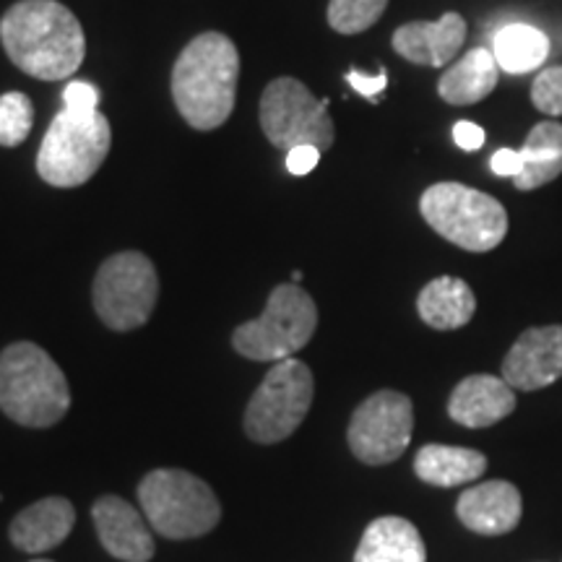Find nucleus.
<instances>
[{
    "instance_id": "1",
    "label": "nucleus",
    "mask_w": 562,
    "mask_h": 562,
    "mask_svg": "<svg viewBox=\"0 0 562 562\" xmlns=\"http://www.w3.org/2000/svg\"><path fill=\"white\" fill-rule=\"evenodd\" d=\"M0 42L13 66L40 81H66L81 68L87 37L58 0H19L0 19Z\"/></svg>"
},
{
    "instance_id": "2",
    "label": "nucleus",
    "mask_w": 562,
    "mask_h": 562,
    "mask_svg": "<svg viewBox=\"0 0 562 562\" xmlns=\"http://www.w3.org/2000/svg\"><path fill=\"white\" fill-rule=\"evenodd\" d=\"M240 81V53L222 32H203L186 45L172 68V100L195 131L229 121Z\"/></svg>"
},
{
    "instance_id": "3",
    "label": "nucleus",
    "mask_w": 562,
    "mask_h": 562,
    "mask_svg": "<svg viewBox=\"0 0 562 562\" xmlns=\"http://www.w3.org/2000/svg\"><path fill=\"white\" fill-rule=\"evenodd\" d=\"M70 409V389L58 362L32 341L0 351V412L24 427H53Z\"/></svg>"
},
{
    "instance_id": "4",
    "label": "nucleus",
    "mask_w": 562,
    "mask_h": 562,
    "mask_svg": "<svg viewBox=\"0 0 562 562\" xmlns=\"http://www.w3.org/2000/svg\"><path fill=\"white\" fill-rule=\"evenodd\" d=\"M138 505L159 537L195 539L216 529L222 505L206 482L182 469H157L138 484Z\"/></svg>"
},
{
    "instance_id": "5",
    "label": "nucleus",
    "mask_w": 562,
    "mask_h": 562,
    "mask_svg": "<svg viewBox=\"0 0 562 562\" xmlns=\"http://www.w3.org/2000/svg\"><path fill=\"white\" fill-rule=\"evenodd\" d=\"M425 222L469 252H490L508 235V211L497 199L461 186V182H435L419 199Z\"/></svg>"
},
{
    "instance_id": "6",
    "label": "nucleus",
    "mask_w": 562,
    "mask_h": 562,
    "mask_svg": "<svg viewBox=\"0 0 562 562\" xmlns=\"http://www.w3.org/2000/svg\"><path fill=\"white\" fill-rule=\"evenodd\" d=\"M112 146L110 121L100 110L63 108L53 117L37 154V172L47 186L79 188L91 180Z\"/></svg>"
},
{
    "instance_id": "7",
    "label": "nucleus",
    "mask_w": 562,
    "mask_h": 562,
    "mask_svg": "<svg viewBox=\"0 0 562 562\" xmlns=\"http://www.w3.org/2000/svg\"><path fill=\"white\" fill-rule=\"evenodd\" d=\"M315 328L318 307L311 294L300 284H279L273 286L266 311L235 328L232 347L252 362H281L305 349Z\"/></svg>"
},
{
    "instance_id": "8",
    "label": "nucleus",
    "mask_w": 562,
    "mask_h": 562,
    "mask_svg": "<svg viewBox=\"0 0 562 562\" xmlns=\"http://www.w3.org/2000/svg\"><path fill=\"white\" fill-rule=\"evenodd\" d=\"M159 300L157 269L144 252L125 250L100 266L91 302L104 326L112 331H133L151 318Z\"/></svg>"
},
{
    "instance_id": "9",
    "label": "nucleus",
    "mask_w": 562,
    "mask_h": 562,
    "mask_svg": "<svg viewBox=\"0 0 562 562\" xmlns=\"http://www.w3.org/2000/svg\"><path fill=\"white\" fill-rule=\"evenodd\" d=\"M313 372L305 362L281 360L266 372L245 409V432L261 446L286 440L302 425L313 404Z\"/></svg>"
},
{
    "instance_id": "10",
    "label": "nucleus",
    "mask_w": 562,
    "mask_h": 562,
    "mask_svg": "<svg viewBox=\"0 0 562 562\" xmlns=\"http://www.w3.org/2000/svg\"><path fill=\"white\" fill-rule=\"evenodd\" d=\"M261 128L277 149L290 151L294 146H315L328 151L334 146V123L328 117V100L311 94L305 83L281 76L263 89Z\"/></svg>"
},
{
    "instance_id": "11",
    "label": "nucleus",
    "mask_w": 562,
    "mask_h": 562,
    "mask_svg": "<svg viewBox=\"0 0 562 562\" xmlns=\"http://www.w3.org/2000/svg\"><path fill=\"white\" fill-rule=\"evenodd\" d=\"M414 432L412 398L398 391H378L357 406L349 422V448L368 467L402 459Z\"/></svg>"
},
{
    "instance_id": "12",
    "label": "nucleus",
    "mask_w": 562,
    "mask_h": 562,
    "mask_svg": "<svg viewBox=\"0 0 562 562\" xmlns=\"http://www.w3.org/2000/svg\"><path fill=\"white\" fill-rule=\"evenodd\" d=\"M503 381L513 391H539L562 378V326L526 328L503 360Z\"/></svg>"
},
{
    "instance_id": "13",
    "label": "nucleus",
    "mask_w": 562,
    "mask_h": 562,
    "mask_svg": "<svg viewBox=\"0 0 562 562\" xmlns=\"http://www.w3.org/2000/svg\"><path fill=\"white\" fill-rule=\"evenodd\" d=\"M100 542L115 560L149 562L154 558V537L146 516L117 495H104L91 505Z\"/></svg>"
},
{
    "instance_id": "14",
    "label": "nucleus",
    "mask_w": 562,
    "mask_h": 562,
    "mask_svg": "<svg viewBox=\"0 0 562 562\" xmlns=\"http://www.w3.org/2000/svg\"><path fill=\"white\" fill-rule=\"evenodd\" d=\"M524 503L516 484L505 480L482 482L469 487L456 503V516L469 531L482 537H501L521 521Z\"/></svg>"
},
{
    "instance_id": "15",
    "label": "nucleus",
    "mask_w": 562,
    "mask_h": 562,
    "mask_svg": "<svg viewBox=\"0 0 562 562\" xmlns=\"http://www.w3.org/2000/svg\"><path fill=\"white\" fill-rule=\"evenodd\" d=\"M467 21L461 13H446L438 21H412L393 32V50L414 66L442 68L459 55L467 40Z\"/></svg>"
},
{
    "instance_id": "16",
    "label": "nucleus",
    "mask_w": 562,
    "mask_h": 562,
    "mask_svg": "<svg viewBox=\"0 0 562 562\" xmlns=\"http://www.w3.org/2000/svg\"><path fill=\"white\" fill-rule=\"evenodd\" d=\"M516 409V391L497 375H469L456 385L448 402V414L453 422L482 430L508 417Z\"/></svg>"
},
{
    "instance_id": "17",
    "label": "nucleus",
    "mask_w": 562,
    "mask_h": 562,
    "mask_svg": "<svg viewBox=\"0 0 562 562\" xmlns=\"http://www.w3.org/2000/svg\"><path fill=\"white\" fill-rule=\"evenodd\" d=\"M76 524V510L66 497H42L11 521L9 537L16 550L40 554L55 550L68 539Z\"/></svg>"
},
{
    "instance_id": "18",
    "label": "nucleus",
    "mask_w": 562,
    "mask_h": 562,
    "mask_svg": "<svg viewBox=\"0 0 562 562\" xmlns=\"http://www.w3.org/2000/svg\"><path fill=\"white\" fill-rule=\"evenodd\" d=\"M355 562H427V547L412 521L383 516L364 529Z\"/></svg>"
},
{
    "instance_id": "19",
    "label": "nucleus",
    "mask_w": 562,
    "mask_h": 562,
    "mask_svg": "<svg viewBox=\"0 0 562 562\" xmlns=\"http://www.w3.org/2000/svg\"><path fill=\"white\" fill-rule=\"evenodd\" d=\"M497 76H501V66H497L495 53L487 47H474L440 76L438 94L442 102L467 108L495 91Z\"/></svg>"
},
{
    "instance_id": "20",
    "label": "nucleus",
    "mask_w": 562,
    "mask_h": 562,
    "mask_svg": "<svg viewBox=\"0 0 562 562\" xmlns=\"http://www.w3.org/2000/svg\"><path fill=\"white\" fill-rule=\"evenodd\" d=\"M417 313L435 331H456L474 318L476 297L463 279L438 277L419 292Z\"/></svg>"
},
{
    "instance_id": "21",
    "label": "nucleus",
    "mask_w": 562,
    "mask_h": 562,
    "mask_svg": "<svg viewBox=\"0 0 562 562\" xmlns=\"http://www.w3.org/2000/svg\"><path fill=\"white\" fill-rule=\"evenodd\" d=\"M521 172L513 178L518 191H537L562 175V123H537L518 149Z\"/></svg>"
},
{
    "instance_id": "22",
    "label": "nucleus",
    "mask_w": 562,
    "mask_h": 562,
    "mask_svg": "<svg viewBox=\"0 0 562 562\" xmlns=\"http://www.w3.org/2000/svg\"><path fill=\"white\" fill-rule=\"evenodd\" d=\"M487 472L484 453L459 446H425L414 456V474L435 487H459Z\"/></svg>"
},
{
    "instance_id": "23",
    "label": "nucleus",
    "mask_w": 562,
    "mask_h": 562,
    "mask_svg": "<svg viewBox=\"0 0 562 562\" xmlns=\"http://www.w3.org/2000/svg\"><path fill=\"white\" fill-rule=\"evenodd\" d=\"M492 53L505 74H529L537 70L550 55V40L544 32L529 24H508L492 40Z\"/></svg>"
},
{
    "instance_id": "24",
    "label": "nucleus",
    "mask_w": 562,
    "mask_h": 562,
    "mask_svg": "<svg viewBox=\"0 0 562 562\" xmlns=\"http://www.w3.org/2000/svg\"><path fill=\"white\" fill-rule=\"evenodd\" d=\"M389 9V0H331L328 3V26L339 34L368 32Z\"/></svg>"
},
{
    "instance_id": "25",
    "label": "nucleus",
    "mask_w": 562,
    "mask_h": 562,
    "mask_svg": "<svg viewBox=\"0 0 562 562\" xmlns=\"http://www.w3.org/2000/svg\"><path fill=\"white\" fill-rule=\"evenodd\" d=\"M34 125V108L30 97L9 91L0 97V146L24 144Z\"/></svg>"
},
{
    "instance_id": "26",
    "label": "nucleus",
    "mask_w": 562,
    "mask_h": 562,
    "mask_svg": "<svg viewBox=\"0 0 562 562\" xmlns=\"http://www.w3.org/2000/svg\"><path fill=\"white\" fill-rule=\"evenodd\" d=\"M531 102L547 117H562V66L544 68L533 79Z\"/></svg>"
},
{
    "instance_id": "27",
    "label": "nucleus",
    "mask_w": 562,
    "mask_h": 562,
    "mask_svg": "<svg viewBox=\"0 0 562 562\" xmlns=\"http://www.w3.org/2000/svg\"><path fill=\"white\" fill-rule=\"evenodd\" d=\"M63 108L76 112H94L100 110V89L89 81H70L63 89Z\"/></svg>"
},
{
    "instance_id": "28",
    "label": "nucleus",
    "mask_w": 562,
    "mask_h": 562,
    "mask_svg": "<svg viewBox=\"0 0 562 562\" xmlns=\"http://www.w3.org/2000/svg\"><path fill=\"white\" fill-rule=\"evenodd\" d=\"M321 149H315V146H294V149L286 151V170L292 175H307L313 172L315 167H318L321 161Z\"/></svg>"
},
{
    "instance_id": "29",
    "label": "nucleus",
    "mask_w": 562,
    "mask_h": 562,
    "mask_svg": "<svg viewBox=\"0 0 562 562\" xmlns=\"http://www.w3.org/2000/svg\"><path fill=\"white\" fill-rule=\"evenodd\" d=\"M347 81L351 83V89L360 91L362 97L378 100V94H381V91L385 89V83H389V74H385V68L378 70V76H364V74H360V70H349Z\"/></svg>"
},
{
    "instance_id": "30",
    "label": "nucleus",
    "mask_w": 562,
    "mask_h": 562,
    "mask_svg": "<svg viewBox=\"0 0 562 562\" xmlns=\"http://www.w3.org/2000/svg\"><path fill=\"white\" fill-rule=\"evenodd\" d=\"M453 140L463 151H476L484 146V131L472 121H459L453 128Z\"/></svg>"
},
{
    "instance_id": "31",
    "label": "nucleus",
    "mask_w": 562,
    "mask_h": 562,
    "mask_svg": "<svg viewBox=\"0 0 562 562\" xmlns=\"http://www.w3.org/2000/svg\"><path fill=\"white\" fill-rule=\"evenodd\" d=\"M492 172L501 175V178H516L521 172V157L516 149H501L492 154Z\"/></svg>"
},
{
    "instance_id": "32",
    "label": "nucleus",
    "mask_w": 562,
    "mask_h": 562,
    "mask_svg": "<svg viewBox=\"0 0 562 562\" xmlns=\"http://www.w3.org/2000/svg\"><path fill=\"white\" fill-rule=\"evenodd\" d=\"M300 281H302V271H294L292 273V284H300Z\"/></svg>"
},
{
    "instance_id": "33",
    "label": "nucleus",
    "mask_w": 562,
    "mask_h": 562,
    "mask_svg": "<svg viewBox=\"0 0 562 562\" xmlns=\"http://www.w3.org/2000/svg\"><path fill=\"white\" fill-rule=\"evenodd\" d=\"M32 562H53V560H32Z\"/></svg>"
}]
</instances>
